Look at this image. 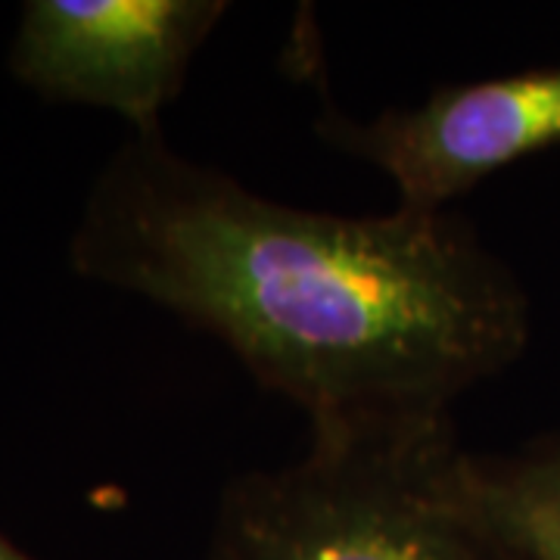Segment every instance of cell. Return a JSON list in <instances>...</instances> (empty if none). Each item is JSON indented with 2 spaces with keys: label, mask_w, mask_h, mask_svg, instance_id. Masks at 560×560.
<instances>
[{
  "label": "cell",
  "mask_w": 560,
  "mask_h": 560,
  "mask_svg": "<svg viewBox=\"0 0 560 560\" xmlns=\"http://www.w3.org/2000/svg\"><path fill=\"white\" fill-rule=\"evenodd\" d=\"M69 259L215 337L305 411L312 436L445 430L529 340L521 283L452 209L268 200L162 131L131 135L103 165Z\"/></svg>",
  "instance_id": "cell-1"
},
{
  "label": "cell",
  "mask_w": 560,
  "mask_h": 560,
  "mask_svg": "<svg viewBox=\"0 0 560 560\" xmlns=\"http://www.w3.org/2000/svg\"><path fill=\"white\" fill-rule=\"evenodd\" d=\"M0 560H35V558H32V555H25L22 548H16L13 541L0 533Z\"/></svg>",
  "instance_id": "cell-6"
},
{
  "label": "cell",
  "mask_w": 560,
  "mask_h": 560,
  "mask_svg": "<svg viewBox=\"0 0 560 560\" xmlns=\"http://www.w3.org/2000/svg\"><path fill=\"white\" fill-rule=\"evenodd\" d=\"M455 427L312 436L221 492L206 560H517L460 499Z\"/></svg>",
  "instance_id": "cell-2"
},
{
  "label": "cell",
  "mask_w": 560,
  "mask_h": 560,
  "mask_svg": "<svg viewBox=\"0 0 560 560\" xmlns=\"http://www.w3.org/2000/svg\"><path fill=\"white\" fill-rule=\"evenodd\" d=\"M318 135L383 172L405 209L448 212L492 172L560 143V66L445 84L364 121L324 106Z\"/></svg>",
  "instance_id": "cell-4"
},
{
  "label": "cell",
  "mask_w": 560,
  "mask_h": 560,
  "mask_svg": "<svg viewBox=\"0 0 560 560\" xmlns=\"http://www.w3.org/2000/svg\"><path fill=\"white\" fill-rule=\"evenodd\" d=\"M224 13V0H28L10 69L47 101L109 109L131 135L162 131Z\"/></svg>",
  "instance_id": "cell-3"
},
{
  "label": "cell",
  "mask_w": 560,
  "mask_h": 560,
  "mask_svg": "<svg viewBox=\"0 0 560 560\" xmlns=\"http://www.w3.org/2000/svg\"><path fill=\"white\" fill-rule=\"evenodd\" d=\"M460 499L517 560H560V440L455 460Z\"/></svg>",
  "instance_id": "cell-5"
}]
</instances>
